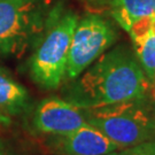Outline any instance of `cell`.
I'll use <instances>...</instances> for the list:
<instances>
[{
	"label": "cell",
	"mask_w": 155,
	"mask_h": 155,
	"mask_svg": "<svg viewBox=\"0 0 155 155\" xmlns=\"http://www.w3.org/2000/svg\"><path fill=\"white\" fill-rule=\"evenodd\" d=\"M152 94V83L133 48L120 45L106 51L64 90V99L92 109Z\"/></svg>",
	"instance_id": "6da1fadb"
},
{
	"label": "cell",
	"mask_w": 155,
	"mask_h": 155,
	"mask_svg": "<svg viewBox=\"0 0 155 155\" xmlns=\"http://www.w3.org/2000/svg\"><path fill=\"white\" fill-rule=\"evenodd\" d=\"M86 122L121 150L155 139V98H143L84 109Z\"/></svg>",
	"instance_id": "7a4b0ae2"
},
{
	"label": "cell",
	"mask_w": 155,
	"mask_h": 155,
	"mask_svg": "<svg viewBox=\"0 0 155 155\" xmlns=\"http://www.w3.org/2000/svg\"><path fill=\"white\" fill-rule=\"evenodd\" d=\"M78 17L72 12L53 13L29 60V74L41 89L56 90L66 78L69 47Z\"/></svg>",
	"instance_id": "3957f363"
},
{
	"label": "cell",
	"mask_w": 155,
	"mask_h": 155,
	"mask_svg": "<svg viewBox=\"0 0 155 155\" xmlns=\"http://www.w3.org/2000/svg\"><path fill=\"white\" fill-rule=\"evenodd\" d=\"M117 33L106 18L90 14L77 22L69 47L66 77L75 79L116 41Z\"/></svg>",
	"instance_id": "277c9868"
},
{
	"label": "cell",
	"mask_w": 155,
	"mask_h": 155,
	"mask_svg": "<svg viewBox=\"0 0 155 155\" xmlns=\"http://www.w3.org/2000/svg\"><path fill=\"white\" fill-rule=\"evenodd\" d=\"M44 27L35 0H0V54H17Z\"/></svg>",
	"instance_id": "5b68a950"
},
{
	"label": "cell",
	"mask_w": 155,
	"mask_h": 155,
	"mask_svg": "<svg viewBox=\"0 0 155 155\" xmlns=\"http://www.w3.org/2000/svg\"><path fill=\"white\" fill-rule=\"evenodd\" d=\"M84 109L58 97L40 101L33 113V129L47 136H62L86 124Z\"/></svg>",
	"instance_id": "8992f818"
},
{
	"label": "cell",
	"mask_w": 155,
	"mask_h": 155,
	"mask_svg": "<svg viewBox=\"0 0 155 155\" xmlns=\"http://www.w3.org/2000/svg\"><path fill=\"white\" fill-rule=\"evenodd\" d=\"M50 137V148L59 155H110L122 150L90 123L70 133Z\"/></svg>",
	"instance_id": "52a82bcc"
},
{
	"label": "cell",
	"mask_w": 155,
	"mask_h": 155,
	"mask_svg": "<svg viewBox=\"0 0 155 155\" xmlns=\"http://www.w3.org/2000/svg\"><path fill=\"white\" fill-rule=\"evenodd\" d=\"M29 104L28 90L7 70L0 68V113L7 116L18 115L27 110Z\"/></svg>",
	"instance_id": "ba28073f"
},
{
	"label": "cell",
	"mask_w": 155,
	"mask_h": 155,
	"mask_svg": "<svg viewBox=\"0 0 155 155\" xmlns=\"http://www.w3.org/2000/svg\"><path fill=\"white\" fill-rule=\"evenodd\" d=\"M111 14L127 32L136 21L155 14V0H111Z\"/></svg>",
	"instance_id": "9c48e42d"
},
{
	"label": "cell",
	"mask_w": 155,
	"mask_h": 155,
	"mask_svg": "<svg viewBox=\"0 0 155 155\" xmlns=\"http://www.w3.org/2000/svg\"><path fill=\"white\" fill-rule=\"evenodd\" d=\"M133 52L147 78L153 83L155 78V35L150 32L138 44L133 45Z\"/></svg>",
	"instance_id": "30bf717a"
},
{
	"label": "cell",
	"mask_w": 155,
	"mask_h": 155,
	"mask_svg": "<svg viewBox=\"0 0 155 155\" xmlns=\"http://www.w3.org/2000/svg\"><path fill=\"white\" fill-rule=\"evenodd\" d=\"M115 155H155V140L122 150L115 153Z\"/></svg>",
	"instance_id": "8fae6325"
},
{
	"label": "cell",
	"mask_w": 155,
	"mask_h": 155,
	"mask_svg": "<svg viewBox=\"0 0 155 155\" xmlns=\"http://www.w3.org/2000/svg\"><path fill=\"white\" fill-rule=\"evenodd\" d=\"M11 124V118L5 114L0 113V127H8Z\"/></svg>",
	"instance_id": "7c38bea8"
},
{
	"label": "cell",
	"mask_w": 155,
	"mask_h": 155,
	"mask_svg": "<svg viewBox=\"0 0 155 155\" xmlns=\"http://www.w3.org/2000/svg\"><path fill=\"white\" fill-rule=\"evenodd\" d=\"M152 33L155 35V14L153 15V18H152Z\"/></svg>",
	"instance_id": "4fadbf2b"
},
{
	"label": "cell",
	"mask_w": 155,
	"mask_h": 155,
	"mask_svg": "<svg viewBox=\"0 0 155 155\" xmlns=\"http://www.w3.org/2000/svg\"><path fill=\"white\" fill-rule=\"evenodd\" d=\"M0 155H6L5 150H4V147H2V145L1 144H0Z\"/></svg>",
	"instance_id": "5bb4252c"
},
{
	"label": "cell",
	"mask_w": 155,
	"mask_h": 155,
	"mask_svg": "<svg viewBox=\"0 0 155 155\" xmlns=\"http://www.w3.org/2000/svg\"><path fill=\"white\" fill-rule=\"evenodd\" d=\"M152 86H153V89H154L153 93H154V98H155V78H154V81H153V83H152Z\"/></svg>",
	"instance_id": "9a60e30c"
},
{
	"label": "cell",
	"mask_w": 155,
	"mask_h": 155,
	"mask_svg": "<svg viewBox=\"0 0 155 155\" xmlns=\"http://www.w3.org/2000/svg\"><path fill=\"white\" fill-rule=\"evenodd\" d=\"M116 153H117V152H116ZM110 155H115V153H114V154H110Z\"/></svg>",
	"instance_id": "2e32d148"
}]
</instances>
